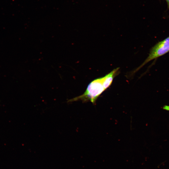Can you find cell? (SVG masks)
Returning a JSON list of instances; mask_svg holds the SVG:
<instances>
[{"mask_svg":"<svg viewBox=\"0 0 169 169\" xmlns=\"http://www.w3.org/2000/svg\"><path fill=\"white\" fill-rule=\"evenodd\" d=\"M163 109L165 110L169 111V105H165L163 106Z\"/></svg>","mask_w":169,"mask_h":169,"instance_id":"cell-4","label":"cell"},{"mask_svg":"<svg viewBox=\"0 0 169 169\" xmlns=\"http://www.w3.org/2000/svg\"><path fill=\"white\" fill-rule=\"evenodd\" d=\"M169 52V37L157 43L152 48L149 55L136 70L149 61L161 56Z\"/></svg>","mask_w":169,"mask_h":169,"instance_id":"cell-2","label":"cell"},{"mask_svg":"<svg viewBox=\"0 0 169 169\" xmlns=\"http://www.w3.org/2000/svg\"><path fill=\"white\" fill-rule=\"evenodd\" d=\"M167 2V4H168V6L169 7V0H166Z\"/></svg>","mask_w":169,"mask_h":169,"instance_id":"cell-5","label":"cell"},{"mask_svg":"<svg viewBox=\"0 0 169 169\" xmlns=\"http://www.w3.org/2000/svg\"><path fill=\"white\" fill-rule=\"evenodd\" d=\"M119 68L115 69L110 72L102 77L103 84L105 90L111 84L114 78L118 72Z\"/></svg>","mask_w":169,"mask_h":169,"instance_id":"cell-3","label":"cell"},{"mask_svg":"<svg viewBox=\"0 0 169 169\" xmlns=\"http://www.w3.org/2000/svg\"><path fill=\"white\" fill-rule=\"evenodd\" d=\"M105 90L102 77L99 78L94 80L88 84L83 94L69 100L68 102L81 100L83 103L90 101L95 104L97 98Z\"/></svg>","mask_w":169,"mask_h":169,"instance_id":"cell-1","label":"cell"}]
</instances>
